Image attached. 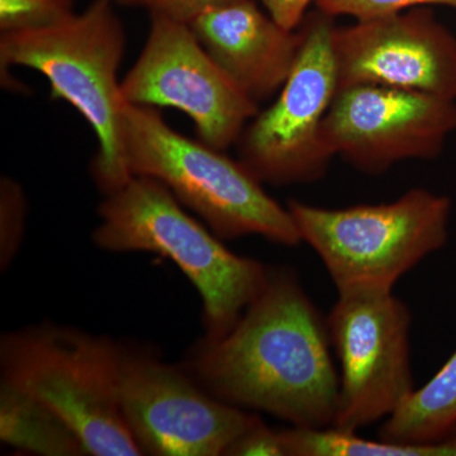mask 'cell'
I'll return each instance as SVG.
<instances>
[{
  "label": "cell",
  "mask_w": 456,
  "mask_h": 456,
  "mask_svg": "<svg viewBox=\"0 0 456 456\" xmlns=\"http://www.w3.org/2000/svg\"><path fill=\"white\" fill-rule=\"evenodd\" d=\"M259 2L278 25L289 31H296L305 22L307 17L305 12L314 0H259Z\"/></svg>",
  "instance_id": "7402d4cb"
},
{
  "label": "cell",
  "mask_w": 456,
  "mask_h": 456,
  "mask_svg": "<svg viewBox=\"0 0 456 456\" xmlns=\"http://www.w3.org/2000/svg\"><path fill=\"white\" fill-rule=\"evenodd\" d=\"M98 215L93 232L98 248L158 254L182 270L202 299L207 340L226 335L268 281V266L228 250L163 183L150 176H134L108 194Z\"/></svg>",
  "instance_id": "3957f363"
},
{
  "label": "cell",
  "mask_w": 456,
  "mask_h": 456,
  "mask_svg": "<svg viewBox=\"0 0 456 456\" xmlns=\"http://www.w3.org/2000/svg\"><path fill=\"white\" fill-rule=\"evenodd\" d=\"M301 27V50L277 101L251 119L236 143L240 163L260 183L314 182L334 158L322 134L338 93L334 18L317 11Z\"/></svg>",
  "instance_id": "52a82bcc"
},
{
  "label": "cell",
  "mask_w": 456,
  "mask_h": 456,
  "mask_svg": "<svg viewBox=\"0 0 456 456\" xmlns=\"http://www.w3.org/2000/svg\"><path fill=\"white\" fill-rule=\"evenodd\" d=\"M332 50L338 90L378 86L456 101V38L428 9L335 26Z\"/></svg>",
  "instance_id": "7c38bea8"
},
{
  "label": "cell",
  "mask_w": 456,
  "mask_h": 456,
  "mask_svg": "<svg viewBox=\"0 0 456 456\" xmlns=\"http://www.w3.org/2000/svg\"><path fill=\"white\" fill-rule=\"evenodd\" d=\"M113 2L116 3V4L130 5V7H134L136 0H113Z\"/></svg>",
  "instance_id": "603a6c76"
},
{
  "label": "cell",
  "mask_w": 456,
  "mask_h": 456,
  "mask_svg": "<svg viewBox=\"0 0 456 456\" xmlns=\"http://www.w3.org/2000/svg\"><path fill=\"white\" fill-rule=\"evenodd\" d=\"M27 198L22 185L17 180L2 176L0 179V265L8 268L13 261L23 233H25Z\"/></svg>",
  "instance_id": "ac0fdd59"
},
{
  "label": "cell",
  "mask_w": 456,
  "mask_h": 456,
  "mask_svg": "<svg viewBox=\"0 0 456 456\" xmlns=\"http://www.w3.org/2000/svg\"><path fill=\"white\" fill-rule=\"evenodd\" d=\"M455 131L456 101L378 86L338 90L322 126L334 158L373 175L437 158Z\"/></svg>",
  "instance_id": "8fae6325"
},
{
  "label": "cell",
  "mask_w": 456,
  "mask_h": 456,
  "mask_svg": "<svg viewBox=\"0 0 456 456\" xmlns=\"http://www.w3.org/2000/svg\"><path fill=\"white\" fill-rule=\"evenodd\" d=\"M117 398L142 454L220 456L257 415L216 398L173 365L121 349Z\"/></svg>",
  "instance_id": "30bf717a"
},
{
  "label": "cell",
  "mask_w": 456,
  "mask_h": 456,
  "mask_svg": "<svg viewBox=\"0 0 456 456\" xmlns=\"http://www.w3.org/2000/svg\"><path fill=\"white\" fill-rule=\"evenodd\" d=\"M456 430V351L422 388L383 422L378 437L399 444H431Z\"/></svg>",
  "instance_id": "9a60e30c"
},
{
  "label": "cell",
  "mask_w": 456,
  "mask_h": 456,
  "mask_svg": "<svg viewBox=\"0 0 456 456\" xmlns=\"http://www.w3.org/2000/svg\"><path fill=\"white\" fill-rule=\"evenodd\" d=\"M75 14V0H0V32L45 28Z\"/></svg>",
  "instance_id": "e0dca14e"
},
{
  "label": "cell",
  "mask_w": 456,
  "mask_h": 456,
  "mask_svg": "<svg viewBox=\"0 0 456 456\" xmlns=\"http://www.w3.org/2000/svg\"><path fill=\"white\" fill-rule=\"evenodd\" d=\"M123 154L132 176L163 183L221 240L257 235L275 244H301L288 207L264 191L240 161L171 128L154 107L126 102Z\"/></svg>",
  "instance_id": "277c9868"
},
{
  "label": "cell",
  "mask_w": 456,
  "mask_h": 456,
  "mask_svg": "<svg viewBox=\"0 0 456 456\" xmlns=\"http://www.w3.org/2000/svg\"><path fill=\"white\" fill-rule=\"evenodd\" d=\"M189 27L222 70L257 104L283 88L303 41L302 29L278 25L254 0L212 9Z\"/></svg>",
  "instance_id": "4fadbf2b"
},
{
  "label": "cell",
  "mask_w": 456,
  "mask_h": 456,
  "mask_svg": "<svg viewBox=\"0 0 456 456\" xmlns=\"http://www.w3.org/2000/svg\"><path fill=\"white\" fill-rule=\"evenodd\" d=\"M287 207L338 293L393 292L399 279L449 239L452 200L424 188L391 203L334 209L289 200Z\"/></svg>",
  "instance_id": "8992f818"
},
{
  "label": "cell",
  "mask_w": 456,
  "mask_h": 456,
  "mask_svg": "<svg viewBox=\"0 0 456 456\" xmlns=\"http://www.w3.org/2000/svg\"><path fill=\"white\" fill-rule=\"evenodd\" d=\"M113 0H93L82 13L45 27L0 33V77L7 88L9 68L23 66L46 77L51 97L68 102L98 140L92 175L106 196L131 175L122 142L123 107L119 66L127 35Z\"/></svg>",
  "instance_id": "7a4b0ae2"
},
{
  "label": "cell",
  "mask_w": 456,
  "mask_h": 456,
  "mask_svg": "<svg viewBox=\"0 0 456 456\" xmlns=\"http://www.w3.org/2000/svg\"><path fill=\"white\" fill-rule=\"evenodd\" d=\"M326 317L298 275L270 268L261 292L218 340L200 342L188 370L216 398L297 428L334 425L338 379Z\"/></svg>",
  "instance_id": "6da1fadb"
},
{
  "label": "cell",
  "mask_w": 456,
  "mask_h": 456,
  "mask_svg": "<svg viewBox=\"0 0 456 456\" xmlns=\"http://www.w3.org/2000/svg\"><path fill=\"white\" fill-rule=\"evenodd\" d=\"M122 347L102 336L45 322L0 340L2 382L50 407L88 455H143L117 398Z\"/></svg>",
  "instance_id": "5b68a950"
},
{
  "label": "cell",
  "mask_w": 456,
  "mask_h": 456,
  "mask_svg": "<svg viewBox=\"0 0 456 456\" xmlns=\"http://www.w3.org/2000/svg\"><path fill=\"white\" fill-rule=\"evenodd\" d=\"M232 2L235 0H136L134 7H142L150 14H160L191 26L207 12Z\"/></svg>",
  "instance_id": "44dd1931"
},
{
  "label": "cell",
  "mask_w": 456,
  "mask_h": 456,
  "mask_svg": "<svg viewBox=\"0 0 456 456\" xmlns=\"http://www.w3.org/2000/svg\"><path fill=\"white\" fill-rule=\"evenodd\" d=\"M230 456H287L283 435L273 430L259 416L227 449Z\"/></svg>",
  "instance_id": "ffe728a7"
},
{
  "label": "cell",
  "mask_w": 456,
  "mask_h": 456,
  "mask_svg": "<svg viewBox=\"0 0 456 456\" xmlns=\"http://www.w3.org/2000/svg\"><path fill=\"white\" fill-rule=\"evenodd\" d=\"M326 316L340 362L335 428L358 431L386 421L412 392L410 308L393 292L338 293Z\"/></svg>",
  "instance_id": "ba28073f"
},
{
  "label": "cell",
  "mask_w": 456,
  "mask_h": 456,
  "mask_svg": "<svg viewBox=\"0 0 456 456\" xmlns=\"http://www.w3.org/2000/svg\"><path fill=\"white\" fill-rule=\"evenodd\" d=\"M0 440L44 456L88 455L82 441L50 407L11 384H0Z\"/></svg>",
  "instance_id": "5bb4252c"
},
{
  "label": "cell",
  "mask_w": 456,
  "mask_h": 456,
  "mask_svg": "<svg viewBox=\"0 0 456 456\" xmlns=\"http://www.w3.org/2000/svg\"><path fill=\"white\" fill-rule=\"evenodd\" d=\"M431 4L456 9V0H316L317 11L327 16H347L355 20L388 16Z\"/></svg>",
  "instance_id": "d6986e66"
},
{
  "label": "cell",
  "mask_w": 456,
  "mask_h": 456,
  "mask_svg": "<svg viewBox=\"0 0 456 456\" xmlns=\"http://www.w3.org/2000/svg\"><path fill=\"white\" fill-rule=\"evenodd\" d=\"M149 36L139 59L121 82L127 103L170 107L191 117L200 140L224 151L235 145L259 113L202 46L193 29L150 14Z\"/></svg>",
  "instance_id": "9c48e42d"
},
{
  "label": "cell",
  "mask_w": 456,
  "mask_h": 456,
  "mask_svg": "<svg viewBox=\"0 0 456 456\" xmlns=\"http://www.w3.org/2000/svg\"><path fill=\"white\" fill-rule=\"evenodd\" d=\"M287 456H456V430L431 444H399L369 440L358 431L329 428L281 430Z\"/></svg>",
  "instance_id": "2e32d148"
}]
</instances>
